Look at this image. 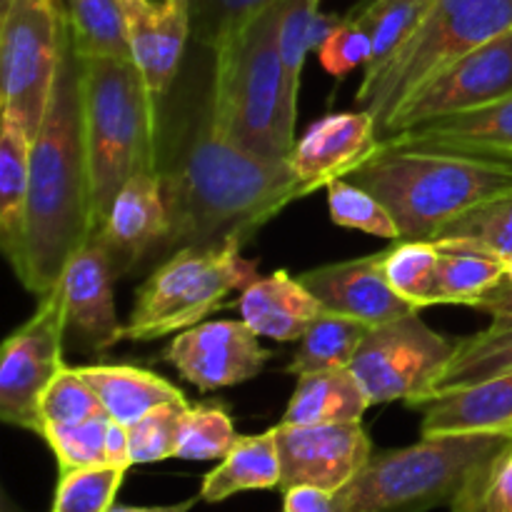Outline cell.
<instances>
[{
  "label": "cell",
  "instance_id": "29",
  "mask_svg": "<svg viewBox=\"0 0 512 512\" xmlns=\"http://www.w3.org/2000/svg\"><path fill=\"white\" fill-rule=\"evenodd\" d=\"M512 373V328L510 330H483L455 343V353L445 373L435 380L430 400L495 378V375ZM428 400V403H430Z\"/></svg>",
  "mask_w": 512,
  "mask_h": 512
},
{
  "label": "cell",
  "instance_id": "16",
  "mask_svg": "<svg viewBox=\"0 0 512 512\" xmlns=\"http://www.w3.org/2000/svg\"><path fill=\"white\" fill-rule=\"evenodd\" d=\"M168 233V205L158 173H140L120 188L108 218L93 238L108 250L115 275L125 278L148 258H158Z\"/></svg>",
  "mask_w": 512,
  "mask_h": 512
},
{
  "label": "cell",
  "instance_id": "22",
  "mask_svg": "<svg viewBox=\"0 0 512 512\" xmlns=\"http://www.w3.org/2000/svg\"><path fill=\"white\" fill-rule=\"evenodd\" d=\"M240 320L260 338L295 343L305 335L315 318L325 313L323 303L293 278L288 270H275L255 278L240 290Z\"/></svg>",
  "mask_w": 512,
  "mask_h": 512
},
{
  "label": "cell",
  "instance_id": "40",
  "mask_svg": "<svg viewBox=\"0 0 512 512\" xmlns=\"http://www.w3.org/2000/svg\"><path fill=\"white\" fill-rule=\"evenodd\" d=\"M110 415L83 420L73 425H48L40 438L48 443L58 460V470L93 468L105 465V435H108Z\"/></svg>",
  "mask_w": 512,
  "mask_h": 512
},
{
  "label": "cell",
  "instance_id": "35",
  "mask_svg": "<svg viewBox=\"0 0 512 512\" xmlns=\"http://www.w3.org/2000/svg\"><path fill=\"white\" fill-rule=\"evenodd\" d=\"M435 0H373L358 13L360 23L368 28L373 38V63L365 70H373L393 58L405 40L418 30L420 20Z\"/></svg>",
  "mask_w": 512,
  "mask_h": 512
},
{
  "label": "cell",
  "instance_id": "5",
  "mask_svg": "<svg viewBox=\"0 0 512 512\" xmlns=\"http://www.w3.org/2000/svg\"><path fill=\"white\" fill-rule=\"evenodd\" d=\"M283 8L285 0H278L210 50L215 125L268 160H288L298 140V105L288 95L278 48Z\"/></svg>",
  "mask_w": 512,
  "mask_h": 512
},
{
  "label": "cell",
  "instance_id": "9",
  "mask_svg": "<svg viewBox=\"0 0 512 512\" xmlns=\"http://www.w3.org/2000/svg\"><path fill=\"white\" fill-rule=\"evenodd\" d=\"M0 15V113L35 138L53 95L68 10L60 0H8Z\"/></svg>",
  "mask_w": 512,
  "mask_h": 512
},
{
  "label": "cell",
  "instance_id": "15",
  "mask_svg": "<svg viewBox=\"0 0 512 512\" xmlns=\"http://www.w3.org/2000/svg\"><path fill=\"white\" fill-rule=\"evenodd\" d=\"M380 148L378 120L368 110L328 113L308 125L288 155L293 173L308 188H328L333 180L348 178Z\"/></svg>",
  "mask_w": 512,
  "mask_h": 512
},
{
  "label": "cell",
  "instance_id": "21",
  "mask_svg": "<svg viewBox=\"0 0 512 512\" xmlns=\"http://www.w3.org/2000/svg\"><path fill=\"white\" fill-rule=\"evenodd\" d=\"M423 438L512 435V373L450 390L425 405Z\"/></svg>",
  "mask_w": 512,
  "mask_h": 512
},
{
  "label": "cell",
  "instance_id": "13",
  "mask_svg": "<svg viewBox=\"0 0 512 512\" xmlns=\"http://www.w3.org/2000/svg\"><path fill=\"white\" fill-rule=\"evenodd\" d=\"M275 428L283 468L280 490L293 485H315L338 493L375 455L363 420L328 425L280 423Z\"/></svg>",
  "mask_w": 512,
  "mask_h": 512
},
{
  "label": "cell",
  "instance_id": "45",
  "mask_svg": "<svg viewBox=\"0 0 512 512\" xmlns=\"http://www.w3.org/2000/svg\"><path fill=\"white\" fill-rule=\"evenodd\" d=\"M283 512H335V493L315 485H293L283 490Z\"/></svg>",
  "mask_w": 512,
  "mask_h": 512
},
{
  "label": "cell",
  "instance_id": "31",
  "mask_svg": "<svg viewBox=\"0 0 512 512\" xmlns=\"http://www.w3.org/2000/svg\"><path fill=\"white\" fill-rule=\"evenodd\" d=\"M438 245H453V248H473L488 253L512 265V193L500 195L470 213L460 215L458 220L445 225L435 235Z\"/></svg>",
  "mask_w": 512,
  "mask_h": 512
},
{
  "label": "cell",
  "instance_id": "7",
  "mask_svg": "<svg viewBox=\"0 0 512 512\" xmlns=\"http://www.w3.org/2000/svg\"><path fill=\"white\" fill-rule=\"evenodd\" d=\"M512 28V0H435L403 48L365 70L355 103L378 120L380 135L400 105L433 75Z\"/></svg>",
  "mask_w": 512,
  "mask_h": 512
},
{
  "label": "cell",
  "instance_id": "1",
  "mask_svg": "<svg viewBox=\"0 0 512 512\" xmlns=\"http://www.w3.org/2000/svg\"><path fill=\"white\" fill-rule=\"evenodd\" d=\"M158 178L170 233L160 258L183 248L245 245L285 208L308 198L288 160H268L220 133L213 118V63L203 78L178 83L160 105Z\"/></svg>",
  "mask_w": 512,
  "mask_h": 512
},
{
  "label": "cell",
  "instance_id": "38",
  "mask_svg": "<svg viewBox=\"0 0 512 512\" xmlns=\"http://www.w3.org/2000/svg\"><path fill=\"white\" fill-rule=\"evenodd\" d=\"M450 512H512V440L465 478Z\"/></svg>",
  "mask_w": 512,
  "mask_h": 512
},
{
  "label": "cell",
  "instance_id": "30",
  "mask_svg": "<svg viewBox=\"0 0 512 512\" xmlns=\"http://www.w3.org/2000/svg\"><path fill=\"white\" fill-rule=\"evenodd\" d=\"M440 255L435 240H398V245L383 250L388 283L418 310L440 305Z\"/></svg>",
  "mask_w": 512,
  "mask_h": 512
},
{
  "label": "cell",
  "instance_id": "44",
  "mask_svg": "<svg viewBox=\"0 0 512 512\" xmlns=\"http://www.w3.org/2000/svg\"><path fill=\"white\" fill-rule=\"evenodd\" d=\"M473 308L483 310L490 315V328L488 330H510L512 328V275H505L500 283L485 295H480L478 303Z\"/></svg>",
  "mask_w": 512,
  "mask_h": 512
},
{
  "label": "cell",
  "instance_id": "36",
  "mask_svg": "<svg viewBox=\"0 0 512 512\" xmlns=\"http://www.w3.org/2000/svg\"><path fill=\"white\" fill-rule=\"evenodd\" d=\"M128 470L113 465L58 470L50 512H108L115 505Z\"/></svg>",
  "mask_w": 512,
  "mask_h": 512
},
{
  "label": "cell",
  "instance_id": "3",
  "mask_svg": "<svg viewBox=\"0 0 512 512\" xmlns=\"http://www.w3.org/2000/svg\"><path fill=\"white\" fill-rule=\"evenodd\" d=\"M348 180L363 185L390 210L400 240H433L460 215L512 193V163L380 145Z\"/></svg>",
  "mask_w": 512,
  "mask_h": 512
},
{
  "label": "cell",
  "instance_id": "32",
  "mask_svg": "<svg viewBox=\"0 0 512 512\" xmlns=\"http://www.w3.org/2000/svg\"><path fill=\"white\" fill-rule=\"evenodd\" d=\"M78 53L133 58L123 0H65Z\"/></svg>",
  "mask_w": 512,
  "mask_h": 512
},
{
  "label": "cell",
  "instance_id": "41",
  "mask_svg": "<svg viewBox=\"0 0 512 512\" xmlns=\"http://www.w3.org/2000/svg\"><path fill=\"white\" fill-rule=\"evenodd\" d=\"M185 408H188V400L165 403L160 408L150 410L148 415H143L138 423L128 425L133 465L163 463V460L175 458Z\"/></svg>",
  "mask_w": 512,
  "mask_h": 512
},
{
  "label": "cell",
  "instance_id": "28",
  "mask_svg": "<svg viewBox=\"0 0 512 512\" xmlns=\"http://www.w3.org/2000/svg\"><path fill=\"white\" fill-rule=\"evenodd\" d=\"M345 18L320 10V0H285L283 18L278 30L280 60H283L288 95L298 105L303 68L310 53L320 48L325 38L343 23Z\"/></svg>",
  "mask_w": 512,
  "mask_h": 512
},
{
  "label": "cell",
  "instance_id": "2",
  "mask_svg": "<svg viewBox=\"0 0 512 512\" xmlns=\"http://www.w3.org/2000/svg\"><path fill=\"white\" fill-rule=\"evenodd\" d=\"M93 235V183L80 105V60L68 25L48 113L30 148L25 238L13 268L15 275L28 293L43 298L60 283L65 265Z\"/></svg>",
  "mask_w": 512,
  "mask_h": 512
},
{
  "label": "cell",
  "instance_id": "12",
  "mask_svg": "<svg viewBox=\"0 0 512 512\" xmlns=\"http://www.w3.org/2000/svg\"><path fill=\"white\" fill-rule=\"evenodd\" d=\"M512 95V28L450 63L398 108L380 138L410 125L470 113Z\"/></svg>",
  "mask_w": 512,
  "mask_h": 512
},
{
  "label": "cell",
  "instance_id": "24",
  "mask_svg": "<svg viewBox=\"0 0 512 512\" xmlns=\"http://www.w3.org/2000/svg\"><path fill=\"white\" fill-rule=\"evenodd\" d=\"M283 480L278 450V428L260 435H240L218 468L205 475L200 485L203 503H223L248 490H275Z\"/></svg>",
  "mask_w": 512,
  "mask_h": 512
},
{
  "label": "cell",
  "instance_id": "11",
  "mask_svg": "<svg viewBox=\"0 0 512 512\" xmlns=\"http://www.w3.org/2000/svg\"><path fill=\"white\" fill-rule=\"evenodd\" d=\"M35 313L5 338L0 353V418L40 435V398L65 368L63 290L55 285L38 298Z\"/></svg>",
  "mask_w": 512,
  "mask_h": 512
},
{
  "label": "cell",
  "instance_id": "34",
  "mask_svg": "<svg viewBox=\"0 0 512 512\" xmlns=\"http://www.w3.org/2000/svg\"><path fill=\"white\" fill-rule=\"evenodd\" d=\"M240 435L235 433L228 405L210 403L188 405L180 423L175 458L180 460H223Z\"/></svg>",
  "mask_w": 512,
  "mask_h": 512
},
{
  "label": "cell",
  "instance_id": "27",
  "mask_svg": "<svg viewBox=\"0 0 512 512\" xmlns=\"http://www.w3.org/2000/svg\"><path fill=\"white\" fill-rule=\"evenodd\" d=\"M368 333L370 325L363 320L325 310L298 340L300 345L290 360L288 373L300 378V375L350 368Z\"/></svg>",
  "mask_w": 512,
  "mask_h": 512
},
{
  "label": "cell",
  "instance_id": "43",
  "mask_svg": "<svg viewBox=\"0 0 512 512\" xmlns=\"http://www.w3.org/2000/svg\"><path fill=\"white\" fill-rule=\"evenodd\" d=\"M315 53L325 73L333 78H345L353 70L368 68L373 63V38L358 15H350L320 43Z\"/></svg>",
  "mask_w": 512,
  "mask_h": 512
},
{
  "label": "cell",
  "instance_id": "46",
  "mask_svg": "<svg viewBox=\"0 0 512 512\" xmlns=\"http://www.w3.org/2000/svg\"><path fill=\"white\" fill-rule=\"evenodd\" d=\"M105 465H113V468H123V470L133 468V460H130L128 425L110 420L108 435H105Z\"/></svg>",
  "mask_w": 512,
  "mask_h": 512
},
{
  "label": "cell",
  "instance_id": "20",
  "mask_svg": "<svg viewBox=\"0 0 512 512\" xmlns=\"http://www.w3.org/2000/svg\"><path fill=\"white\" fill-rule=\"evenodd\" d=\"M385 148L440 150L512 163V95L470 113L410 125L380 138Z\"/></svg>",
  "mask_w": 512,
  "mask_h": 512
},
{
  "label": "cell",
  "instance_id": "14",
  "mask_svg": "<svg viewBox=\"0 0 512 512\" xmlns=\"http://www.w3.org/2000/svg\"><path fill=\"white\" fill-rule=\"evenodd\" d=\"M243 320H210L183 330L165 350V360L203 393L248 383L273 358Z\"/></svg>",
  "mask_w": 512,
  "mask_h": 512
},
{
  "label": "cell",
  "instance_id": "42",
  "mask_svg": "<svg viewBox=\"0 0 512 512\" xmlns=\"http://www.w3.org/2000/svg\"><path fill=\"white\" fill-rule=\"evenodd\" d=\"M275 3L278 0H190L195 43L205 50L218 48L230 33Z\"/></svg>",
  "mask_w": 512,
  "mask_h": 512
},
{
  "label": "cell",
  "instance_id": "33",
  "mask_svg": "<svg viewBox=\"0 0 512 512\" xmlns=\"http://www.w3.org/2000/svg\"><path fill=\"white\" fill-rule=\"evenodd\" d=\"M440 248V305H470L478 303L480 295L488 293L495 283L508 275V263L473 248Z\"/></svg>",
  "mask_w": 512,
  "mask_h": 512
},
{
  "label": "cell",
  "instance_id": "23",
  "mask_svg": "<svg viewBox=\"0 0 512 512\" xmlns=\"http://www.w3.org/2000/svg\"><path fill=\"white\" fill-rule=\"evenodd\" d=\"M30 138L18 118L0 113V245L8 263L18 265L25 238L30 190Z\"/></svg>",
  "mask_w": 512,
  "mask_h": 512
},
{
  "label": "cell",
  "instance_id": "39",
  "mask_svg": "<svg viewBox=\"0 0 512 512\" xmlns=\"http://www.w3.org/2000/svg\"><path fill=\"white\" fill-rule=\"evenodd\" d=\"M100 415L108 413L95 390L78 368L65 365L40 398V433L48 425H73L100 418Z\"/></svg>",
  "mask_w": 512,
  "mask_h": 512
},
{
  "label": "cell",
  "instance_id": "49",
  "mask_svg": "<svg viewBox=\"0 0 512 512\" xmlns=\"http://www.w3.org/2000/svg\"><path fill=\"white\" fill-rule=\"evenodd\" d=\"M123 3H133V0H123Z\"/></svg>",
  "mask_w": 512,
  "mask_h": 512
},
{
  "label": "cell",
  "instance_id": "18",
  "mask_svg": "<svg viewBox=\"0 0 512 512\" xmlns=\"http://www.w3.org/2000/svg\"><path fill=\"white\" fill-rule=\"evenodd\" d=\"M305 288L330 313L363 320L370 328L418 313L413 303L398 295L383 270V253L340 260L300 273Z\"/></svg>",
  "mask_w": 512,
  "mask_h": 512
},
{
  "label": "cell",
  "instance_id": "48",
  "mask_svg": "<svg viewBox=\"0 0 512 512\" xmlns=\"http://www.w3.org/2000/svg\"><path fill=\"white\" fill-rule=\"evenodd\" d=\"M5 3H8V0H0V8H3V5H5Z\"/></svg>",
  "mask_w": 512,
  "mask_h": 512
},
{
  "label": "cell",
  "instance_id": "47",
  "mask_svg": "<svg viewBox=\"0 0 512 512\" xmlns=\"http://www.w3.org/2000/svg\"><path fill=\"white\" fill-rule=\"evenodd\" d=\"M198 500L200 495L198 498L183 500V503H175V505H113L108 512H190Z\"/></svg>",
  "mask_w": 512,
  "mask_h": 512
},
{
  "label": "cell",
  "instance_id": "37",
  "mask_svg": "<svg viewBox=\"0 0 512 512\" xmlns=\"http://www.w3.org/2000/svg\"><path fill=\"white\" fill-rule=\"evenodd\" d=\"M328 210L335 225L385 240H400V228L390 210L370 190L353 180H333L328 185Z\"/></svg>",
  "mask_w": 512,
  "mask_h": 512
},
{
  "label": "cell",
  "instance_id": "25",
  "mask_svg": "<svg viewBox=\"0 0 512 512\" xmlns=\"http://www.w3.org/2000/svg\"><path fill=\"white\" fill-rule=\"evenodd\" d=\"M78 370L115 423L133 425L160 405L185 400L183 390L170 380L135 365H88Z\"/></svg>",
  "mask_w": 512,
  "mask_h": 512
},
{
  "label": "cell",
  "instance_id": "26",
  "mask_svg": "<svg viewBox=\"0 0 512 512\" xmlns=\"http://www.w3.org/2000/svg\"><path fill=\"white\" fill-rule=\"evenodd\" d=\"M373 408L363 385L350 368L300 375L280 423L328 425L360 423Z\"/></svg>",
  "mask_w": 512,
  "mask_h": 512
},
{
  "label": "cell",
  "instance_id": "17",
  "mask_svg": "<svg viewBox=\"0 0 512 512\" xmlns=\"http://www.w3.org/2000/svg\"><path fill=\"white\" fill-rule=\"evenodd\" d=\"M115 280L118 275L108 250L98 238H90L65 265L58 283L68 330L98 353L125 340V325L115 313Z\"/></svg>",
  "mask_w": 512,
  "mask_h": 512
},
{
  "label": "cell",
  "instance_id": "8",
  "mask_svg": "<svg viewBox=\"0 0 512 512\" xmlns=\"http://www.w3.org/2000/svg\"><path fill=\"white\" fill-rule=\"evenodd\" d=\"M240 253L238 245L183 248L155 265L135 293L125 340L150 343L203 323L225 295L255 280V263H245Z\"/></svg>",
  "mask_w": 512,
  "mask_h": 512
},
{
  "label": "cell",
  "instance_id": "19",
  "mask_svg": "<svg viewBox=\"0 0 512 512\" xmlns=\"http://www.w3.org/2000/svg\"><path fill=\"white\" fill-rule=\"evenodd\" d=\"M130 50L158 105L178 83L188 38L193 35L190 0H133L123 3Z\"/></svg>",
  "mask_w": 512,
  "mask_h": 512
},
{
  "label": "cell",
  "instance_id": "6",
  "mask_svg": "<svg viewBox=\"0 0 512 512\" xmlns=\"http://www.w3.org/2000/svg\"><path fill=\"white\" fill-rule=\"evenodd\" d=\"M512 435H438L383 450L335 493V512H430L450 505L465 478Z\"/></svg>",
  "mask_w": 512,
  "mask_h": 512
},
{
  "label": "cell",
  "instance_id": "10",
  "mask_svg": "<svg viewBox=\"0 0 512 512\" xmlns=\"http://www.w3.org/2000/svg\"><path fill=\"white\" fill-rule=\"evenodd\" d=\"M455 353V343L435 333L418 313L370 328L355 355V378L363 385L370 405L408 403L425 408L433 385Z\"/></svg>",
  "mask_w": 512,
  "mask_h": 512
},
{
  "label": "cell",
  "instance_id": "4",
  "mask_svg": "<svg viewBox=\"0 0 512 512\" xmlns=\"http://www.w3.org/2000/svg\"><path fill=\"white\" fill-rule=\"evenodd\" d=\"M78 60L98 233L120 188L140 173H158L160 105L133 58L78 53Z\"/></svg>",
  "mask_w": 512,
  "mask_h": 512
}]
</instances>
